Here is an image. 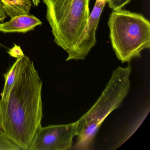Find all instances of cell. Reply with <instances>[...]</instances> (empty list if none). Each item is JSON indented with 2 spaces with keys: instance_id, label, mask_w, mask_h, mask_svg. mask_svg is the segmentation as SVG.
I'll list each match as a JSON object with an SVG mask.
<instances>
[{
  "instance_id": "cell-14",
  "label": "cell",
  "mask_w": 150,
  "mask_h": 150,
  "mask_svg": "<svg viewBox=\"0 0 150 150\" xmlns=\"http://www.w3.org/2000/svg\"><path fill=\"white\" fill-rule=\"evenodd\" d=\"M33 4L35 6H38L40 2V0H32Z\"/></svg>"
},
{
  "instance_id": "cell-3",
  "label": "cell",
  "mask_w": 150,
  "mask_h": 150,
  "mask_svg": "<svg viewBox=\"0 0 150 150\" xmlns=\"http://www.w3.org/2000/svg\"><path fill=\"white\" fill-rule=\"evenodd\" d=\"M110 38L117 59L129 63L150 48V23L141 14L122 8L113 10L108 22Z\"/></svg>"
},
{
  "instance_id": "cell-2",
  "label": "cell",
  "mask_w": 150,
  "mask_h": 150,
  "mask_svg": "<svg viewBox=\"0 0 150 150\" xmlns=\"http://www.w3.org/2000/svg\"><path fill=\"white\" fill-rule=\"evenodd\" d=\"M132 67H119L114 71L104 91L93 106L77 121L76 150H88L107 117L118 108L129 93Z\"/></svg>"
},
{
  "instance_id": "cell-1",
  "label": "cell",
  "mask_w": 150,
  "mask_h": 150,
  "mask_svg": "<svg viewBox=\"0 0 150 150\" xmlns=\"http://www.w3.org/2000/svg\"><path fill=\"white\" fill-rule=\"evenodd\" d=\"M42 81L33 61L25 55L6 100H0V133L20 147L28 150L43 117Z\"/></svg>"
},
{
  "instance_id": "cell-8",
  "label": "cell",
  "mask_w": 150,
  "mask_h": 150,
  "mask_svg": "<svg viewBox=\"0 0 150 150\" xmlns=\"http://www.w3.org/2000/svg\"><path fill=\"white\" fill-rule=\"evenodd\" d=\"M7 15L10 18L17 16L28 14L31 7L30 0H1Z\"/></svg>"
},
{
  "instance_id": "cell-15",
  "label": "cell",
  "mask_w": 150,
  "mask_h": 150,
  "mask_svg": "<svg viewBox=\"0 0 150 150\" xmlns=\"http://www.w3.org/2000/svg\"><path fill=\"white\" fill-rule=\"evenodd\" d=\"M1 23H0V31H1Z\"/></svg>"
},
{
  "instance_id": "cell-6",
  "label": "cell",
  "mask_w": 150,
  "mask_h": 150,
  "mask_svg": "<svg viewBox=\"0 0 150 150\" xmlns=\"http://www.w3.org/2000/svg\"><path fill=\"white\" fill-rule=\"evenodd\" d=\"M107 0H96L86 27L74 46L68 52L66 61L85 59L96 43V32Z\"/></svg>"
},
{
  "instance_id": "cell-7",
  "label": "cell",
  "mask_w": 150,
  "mask_h": 150,
  "mask_svg": "<svg viewBox=\"0 0 150 150\" xmlns=\"http://www.w3.org/2000/svg\"><path fill=\"white\" fill-rule=\"evenodd\" d=\"M40 20L34 16L21 15L12 18L9 21L1 23V31L4 33H26L41 25Z\"/></svg>"
},
{
  "instance_id": "cell-9",
  "label": "cell",
  "mask_w": 150,
  "mask_h": 150,
  "mask_svg": "<svg viewBox=\"0 0 150 150\" xmlns=\"http://www.w3.org/2000/svg\"><path fill=\"white\" fill-rule=\"evenodd\" d=\"M20 64V58L17 59L8 70L3 74L5 78V84L1 94V100H6L8 98L10 91L14 84Z\"/></svg>"
},
{
  "instance_id": "cell-12",
  "label": "cell",
  "mask_w": 150,
  "mask_h": 150,
  "mask_svg": "<svg viewBox=\"0 0 150 150\" xmlns=\"http://www.w3.org/2000/svg\"><path fill=\"white\" fill-rule=\"evenodd\" d=\"M8 52L11 57L16 58V59L21 57L24 55L23 51L21 49V47L20 46H18L16 45H15L14 46L12 49H10Z\"/></svg>"
},
{
  "instance_id": "cell-5",
  "label": "cell",
  "mask_w": 150,
  "mask_h": 150,
  "mask_svg": "<svg viewBox=\"0 0 150 150\" xmlns=\"http://www.w3.org/2000/svg\"><path fill=\"white\" fill-rule=\"evenodd\" d=\"M77 122L66 125L41 126L28 150H67L72 146L77 134Z\"/></svg>"
},
{
  "instance_id": "cell-11",
  "label": "cell",
  "mask_w": 150,
  "mask_h": 150,
  "mask_svg": "<svg viewBox=\"0 0 150 150\" xmlns=\"http://www.w3.org/2000/svg\"><path fill=\"white\" fill-rule=\"evenodd\" d=\"M131 0H107L110 8L113 10L122 8Z\"/></svg>"
},
{
  "instance_id": "cell-10",
  "label": "cell",
  "mask_w": 150,
  "mask_h": 150,
  "mask_svg": "<svg viewBox=\"0 0 150 150\" xmlns=\"http://www.w3.org/2000/svg\"><path fill=\"white\" fill-rule=\"evenodd\" d=\"M0 150H21V149L0 133Z\"/></svg>"
},
{
  "instance_id": "cell-13",
  "label": "cell",
  "mask_w": 150,
  "mask_h": 150,
  "mask_svg": "<svg viewBox=\"0 0 150 150\" xmlns=\"http://www.w3.org/2000/svg\"><path fill=\"white\" fill-rule=\"evenodd\" d=\"M6 16L4 4L1 0H0V22H3L6 18Z\"/></svg>"
},
{
  "instance_id": "cell-4",
  "label": "cell",
  "mask_w": 150,
  "mask_h": 150,
  "mask_svg": "<svg viewBox=\"0 0 150 150\" xmlns=\"http://www.w3.org/2000/svg\"><path fill=\"white\" fill-rule=\"evenodd\" d=\"M54 42L68 53L82 34L89 17L90 0H43Z\"/></svg>"
}]
</instances>
